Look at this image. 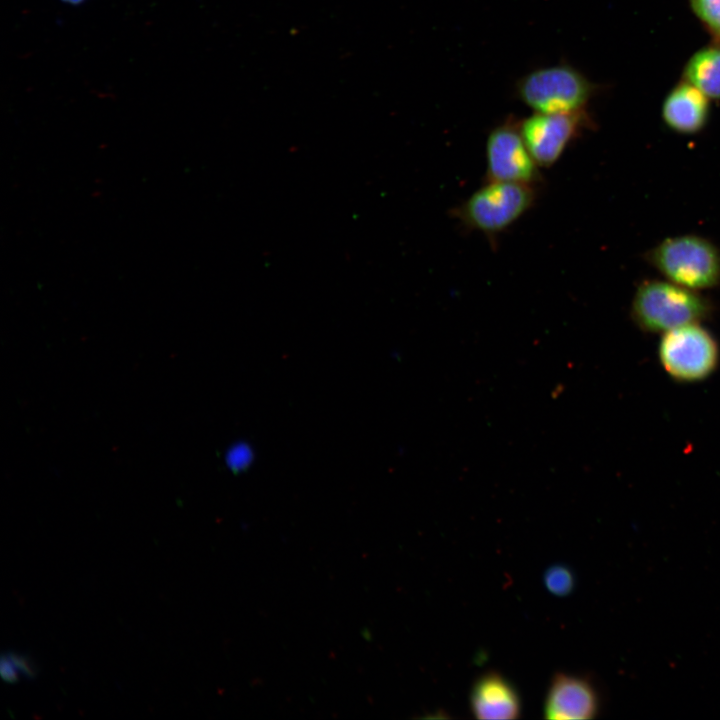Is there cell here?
<instances>
[{
  "label": "cell",
  "mask_w": 720,
  "mask_h": 720,
  "mask_svg": "<svg viewBox=\"0 0 720 720\" xmlns=\"http://www.w3.org/2000/svg\"><path fill=\"white\" fill-rule=\"evenodd\" d=\"M713 302L700 291L667 279H646L636 288L630 314L639 329L647 333H665L712 317Z\"/></svg>",
  "instance_id": "6da1fadb"
},
{
  "label": "cell",
  "mask_w": 720,
  "mask_h": 720,
  "mask_svg": "<svg viewBox=\"0 0 720 720\" xmlns=\"http://www.w3.org/2000/svg\"><path fill=\"white\" fill-rule=\"evenodd\" d=\"M665 279L702 291L720 285V250L709 239L682 234L663 239L644 254Z\"/></svg>",
  "instance_id": "7a4b0ae2"
},
{
  "label": "cell",
  "mask_w": 720,
  "mask_h": 720,
  "mask_svg": "<svg viewBox=\"0 0 720 720\" xmlns=\"http://www.w3.org/2000/svg\"><path fill=\"white\" fill-rule=\"evenodd\" d=\"M539 186L517 182L486 181L454 211L468 230L495 236L532 209Z\"/></svg>",
  "instance_id": "3957f363"
},
{
  "label": "cell",
  "mask_w": 720,
  "mask_h": 720,
  "mask_svg": "<svg viewBox=\"0 0 720 720\" xmlns=\"http://www.w3.org/2000/svg\"><path fill=\"white\" fill-rule=\"evenodd\" d=\"M594 85L569 64L535 69L516 84L522 103L538 113H575L585 111Z\"/></svg>",
  "instance_id": "277c9868"
},
{
  "label": "cell",
  "mask_w": 720,
  "mask_h": 720,
  "mask_svg": "<svg viewBox=\"0 0 720 720\" xmlns=\"http://www.w3.org/2000/svg\"><path fill=\"white\" fill-rule=\"evenodd\" d=\"M719 355L716 338L700 323L665 332L658 346L663 369L681 383L699 382L709 377L718 366Z\"/></svg>",
  "instance_id": "5b68a950"
},
{
  "label": "cell",
  "mask_w": 720,
  "mask_h": 720,
  "mask_svg": "<svg viewBox=\"0 0 720 720\" xmlns=\"http://www.w3.org/2000/svg\"><path fill=\"white\" fill-rule=\"evenodd\" d=\"M486 181L541 185L540 167L532 157L520 131L519 122L507 119L488 134Z\"/></svg>",
  "instance_id": "8992f818"
},
{
  "label": "cell",
  "mask_w": 720,
  "mask_h": 720,
  "mask_svg": "<svg viewBox=\"0 0 720 720\" xmlns=\"http://www.w3.org/2000/svg\"><path fill=\"white\" fill-rule=\"evenodd\" d=\"M591 126L586 111L538 113L519 121L523 139L540 168L553 166L568 146Z\"/></svg>",
  "instance_id": "52a82bcc"
},
{
  "label": "cell",
  "mask_w": 720,
  "mask_h": 720,
  "mask_svg": "<svg viewBox=\"0 0 720 720\" xmlns=\"http://www.w3.org/2000/svg\"><path fill=\"white\" fill-rule=\"evenodd\" d=\"M599 695L584 677L557 673L549 686L544 712L547 719H591L599 712Z\"/></svg>",
  "instance_id": "ba28073f"
},
{
  "label": "cell",
  "mask_w": 720,
  "mask_h": 720,
  "mask_svg": "<svg viewBox=\"0 0 720 720\" xmlns=\"http://www.w3.org/2000/svg\"><path fill=\"white\" fill-rule=\"evenodd\" d=\"M470 707L478 719H516L521 702L514 686L497 672L481 675L473 684Z\"/></svg>",
  "instance_id": "9c48e42d"
},
{
  "label": "cell",
  "mask_w": 720,
  "mask_h": 720,
  "mask_svg": "<svg viewBox=\"0 0 720 720\" xmlns=\"http://www.w3.org/2000/svg\"><path fill=\"white\" fill-rule=\"evenodd\" d=\"M709 111V98L684 80L667 94L661 114L665 125L672 131L690 135L705 127Z\"/></svg>",
  "instance_id": "30bf717a"
},
{
  "label": "cell",
  "mask_w": 720,
  "mask_h": 720,
  "mask_svg": "<svg viewBox=\"0 0 720 720\" xmlns=\"http://www.w3.org/2000/svg\"><path fill=\"white\" fill-rule=\"evenodd\" d=\"M683 76L709 99H720V43L696 51L686 63Z\"/></svg>",
  "instance_id": "8fae6325"
},
{
  "label": "cell",
  "mask_w": 720,
  "mask_h": 720,
  "mask_svg": "<svg viewBox=\"0 0 720 720\" xmlns=\"http://www.w3.org/2000/svg\"><path fill=\"white\" fill-rule=\"evenodd\" d=\"M544 584L550 593L562 597L572 592L575 586V578L567 566L557 564L546 570Z\"/></svg>",
  "instance_id": "7c38bea8"
},
{
  "label": "cell",
  "mask_w": 720,
  "mask_h": 720,
  "mask_svg": "<svg viewBox=\"0 0 720 720\" xmlns=\"http://www.w3.org/2000/svg\"><path fill=\"white\" fill-rule=\"evenodd\" d=\"M690 5L698 19L720 40V0H690Z\"/></svg>",
  "instance_id": "4fadbf2b"
},
{
  "label": "cell",
  "mask_w": 720,
  "mask_h": 720,
  "mask_svg": "<svg viewBox=\"0 0 720 720\" xmlns=\"http://www.w3.org/2000/svg\"><path fill=\"white\" fill-rule=\"evenodd\" d=\"M8 656L18 671L27 678H33L36 675V668L29 658L15 653H10Z\"/></svg>",
  "instance_id": "5bb4252c"
},
{
  "label": "cell",
  "mask_w": 720,
  "mask_h": 720,
  "mask_svg": "<svg viewBox=\"0 0 720 720\" xmlns=\"http://www.w3.org/2000/svg\"><path fill=\"white\" fill-rule=\"evenodd\" d=\"M1 676L4 681L14 683L18 680V669L9 656H2L0 664Z\"/></svg>",
  "instance_id": "9a60e30c"
},
{
  "label": "cell",
  "mask_w": 720,
  "mask_h": 720,
  "mask_svg": "<svg viewBox=\"0 0 720 720\" xmlns=\"http://www.w3.org/2000/svg\"><path fill=\"white\" fill-rule=\"evenodd\" d=\"M65 3L72 4V5H78L84 2L85 0H61Z\"/></svg>",
  "instance_id": "2e32d148"
}]
</instances>
